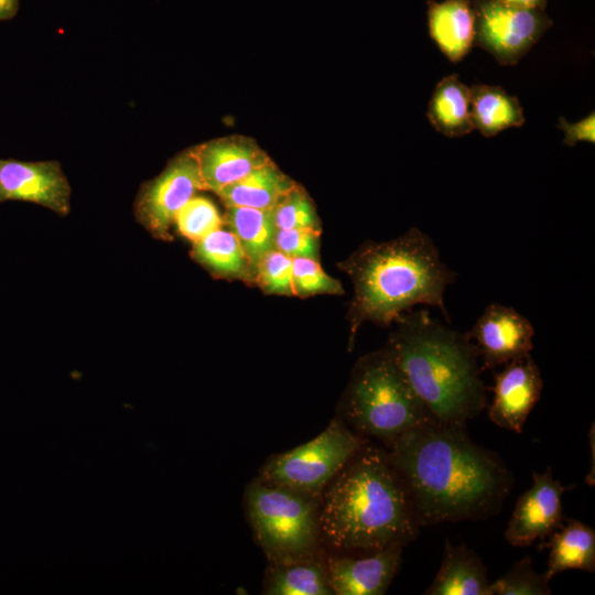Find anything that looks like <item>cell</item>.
<instances>
[{
  "instance_id": "cell-1",
  "label": "cell",
  "mask_w": 595,
  "mask_h": 595,
  "mask_svg": "<svg viewBox=\"0 0 595 595\" xmlns=\"http://www.w3.org/2000/svg\"><path fill=\"white\" fill-rule=\"evenodd\" d=\"M387 444L421 526L491 515L512 486L502 461L474 443L465 425L429 423Z\"/></svg>"
},
{
  "instance_id": "cell-2",
  "label": "cell",
  "mask_w": 595,
  "mask_h": 595,
  "mask_svg": "<svg viewBox=\"0 0 595 595\" xmlns=\"http://www.w3.org/2000/svg\"><path fill=\"white\" fill-rule=\"evenodd\" d=\"M387 451L366 442L320 496L321 537L339 551L374 553L412 540L419 527Z\"/></svg>"
},
{
  "instance_id": "cell-3",
  "label": "cell",
  "mask_w": 595,
  "mask_h": 595,
  "mask_svg": "<svg viewBox=\"0 0 595 595\" xmlns=\"http://www.w3.org/2000/svg\"><path fill=\"white\" fill-rule=\"evenodd\" d=\"M340 268L354 283L351 338L364 322L389 325L416 305L436 307L451 321L444 293L457 274L441 260L432 238L416 227L389 241L364 244Z\"/></svg>"
},
{
  "instance_id": "cell-4",
  "label": "cell",
  "mask_w": 595,
  "mask_h": 595,
  "mask_svg": "<svg viewBox=\"0 0 595 595\" xmlns=\"http://www.w3.org/2000/svg\"><path fill=\"white\" fill-rule=\"evenodd\" d=\"M385 348L439 423L465 425L486 405L482 366L466 336L428 310L402 314Z\"/></svg>"
},
{
  "instance_id": "cell-5",
  "label": "cell",
  "mask_w": 595,
  "mask_h": 595,
  "mask_svg": "<svg viewBox=\"0 0 595 595\" xmlns=\"http://www.w3.org/2000/svg\"><path fill=\"white\" fill-rule=\"evenodd\" d=\"M342 409L356 433L387 443L412 429L439 423L385 347L357 361Z\"/></svg>"
},
{
  "instance_id": "cell-6",
  "label": "cell",
  "mask_w": 595,
  "mask_h": 595,
  "mask_svg": "<svg viewBox=\"0 0 595 595\" xmlns=\"http://www.w3.org/2000/svg\"><path fill=\"white\" fill-rule=\"evenodd\" d=\"M255 539L269 563L317 555L320 497L253 479L245 493Z\"/></svg>"
},
{
  "instance_id": "cell-7",
  "label": "cell",
  "mask_w": 595,
  "mask_h": 595,
  "mask_svg": "<svg viewBox=\"0 0 595 595\" xmlns=\"http://www.w3.org/2000/svg\"><path fill=\"white\" fill-rule=\"evenodd\" d=\"M366 442L346 423L335 419L311 441L271 456L260 468L258 478L320 497Z\"/></svg>"
},
{
  "instance_id": "cell-8",
  "label": "cell",
  "mask_w": 595,
  "mask_h": 595,
  "mask_svg": "<svg viewBox=\"0 0 595 595\" xmlns=\"http://www.w3.org/2000/svg\"><path fill=\"white\" fill-rule=\"evenodd\" d=\"M472 6L474 45L505 66L517 64L553 24L544 10L518 8L500 0H472Z\"/></svg>"
},
{
  "instance_id": "cell-9",
  "label": "cell",
  "mask_w": 595,
  "mask_h": 595,
  "mask_svg": "<svg viewBox=\"0 0 595 595\" xmlns=\"http://www.w3.org/2000/svg\"><path fill=\"white\" fill-rule=\"evenodd\" d=\"M201 190L205 188L198 163L190 149L143 186L136 205L138 219L153 236L167 239L177 212Z\"/></svg>"
},
{
  "instance_id": "cell-10",
  "label": "cell",
  "mask_w": 595,
  "mask_h": 595,
  "mask_svg": "<svg viewBox=\"0 0 595 595\" xmlns=\"http://www.w3.org/2000/svg\"><path fill=\"white\" fill-rule=\"evenodd\" d=\"M476 348L482 369H494L531 353L534 327L511 306L490 303L465 333Z\"/></svg>"
},
{
  "instance_id": "cell-11",
  "label": "cell",
  "mask_w": 595,
  "mask_h": 595,
  "mask_svg": "<svg viewBox=\"0 0 595 595\" xmlns=\"http://www.w3.org/2000/svg\"><path fill=\"white\" fill-rule=\"evenodd\" d=\"M566 490L554 479L551 468L533 473V484L517 500L505 531L513 547H528L534 540L550 537L562 524V496Z\"/></svg>"
},
{
  "instance_id": "cell-12",
  "label": "cell",
  "mask_w": 595,
  "mask_h": 595,
  "mask_svg": "<svg viewBox=\"0 0 595 595\" xmlns=\"http://www.w3.org/2000/svg\"><path fill=\"white\" fill-rule=\"evenodd\" d=\"M69 197V183L57 162L0 159V202L35 203L65 215Z\"/></svg>"
},
{
  "instance_id": "cell-13",
  "label": "cell",
  "mask_w": 595,
  "mask_h": 595,
  "mask_svg": "<svg viewBox=\"0 0 595 595\" xmlns=\"http://www.w3.org/2000/svg\"><path fill=\"white\" fill-rule=\"evenodd\" d=\"M542 387L541 372L531 354L504 365L495 376L489 419L500 428L521 433Z\"/></svg>"
},
{
  "instance_id": "cell-14",
  "label": "cell",
  "mask_w": 595,
  "mask_h": 595,
  "mask_svg": "<svg viewBox=\"0 0 595 595\" xmlns=\"http://www.w3.org/2000/svg\"><path fill=\"white\" fill-rule=\"evenodd\" d=\"M205 190L218 193L271 159L250 138L232 136L193 148Z\"/></svg>"
},
{
  "instance_id": "cell-15",
  "label": "cell",
  "mask_w": 595,
  "mask_h": 595,
  "mask_svg": "<svg viewBox=\"0 0 595 595\" xmlns=\"http://www.w3.org/2000/svg\"><path fill=\"white\" fill-rule=\"evenodd\" d=\"M403 547L393 544L365 558L329 556L325 565L333 594H385L399 569Z\"/></svg>"
},
{
  "instance_id": "cell-16",
  "label": "cell",
  "mask_w": 595,
  "mask_h": 595,
  "mask_svg": "<svg viewBox=\"0 0 595 595\" xmlns=\"http://www.w3.org/2000/svg\"><path fill=\"white\" fill-rule=\"evenodd\" d=\"M426 6L431 39L448 61H462L474 45L472 0H428Z\"/></svg>"
},
{
  "instance_id": "cell-17",
  "label": "cell",
  "mask_w": 595,
  "mask_h": 595,
  "mask_svg": "<svg viewBox=\"0 0 595 595\" xmlns=\"http://www.w3.org/2000/svg\"><path fill=\"white\" fill-rule=\"evenodd\" d=\"M424 594L490 595V581L484 563L474 551L445 540L440 570Z\"/></svg>"
},
{
  "instance_id": "cell-18",
  "label": "cell",
  "mask_w": 595,
  "mask_h": 595,
  "mask_svg": "<svg viewBox=\"0 0 595 595\" xmlns=\"http://www.w3.org/2000/svg\"><path fill=\"white\" fill-rule=\"evenodd\" d=\"M295 184L270 161L224 187L217 195L227 207L272 209Z\"/></svg>"
},
{
  "instance_id": "cell-19",
  "label": "cell",
  "mask_w": 595,
  "mask_h": 595,
  "mask_svg": "<svg viewBox=\"0 0 595 595\" xmlns=\"http://www.w3.org/2000/svg\"><path fill=\"white\" fill-rule=\"evenodd\" d=\"M469 115L474 129L486 137L524 123L523 109L517 97L500 86L476 84L469 88Z\"/></svg>"
},
{
  "instance_id": "cell-20",
  "label": "cell",
  "mask_w": 595,
  "mask_h": 595,
  "mask_svg": "<svg viewBox=\"0 0 595 595\" xmlns=\"http://www.w3.org/2000/svg\"><path fill=\"white\" fill-rule=\"evenodd\" d=\"M469 102V87L453 74L436 84L426 117L437 132L448 138L463 137L474 130Z\"/></svg>"
},
{
  "instance_id": "cell-21",
  "label": "cell",
  "mask_w": 595,
  "mask_h": 595,
  "mask_svg": "<svg viewBox=\"0 0 595 595\" xmlns=\"http://www.w3.org/2000/svg\"><path fill=\"white\" fill-rule=\"evenodd\" d=\"M267 595H332L326 565L317 555L269 563L263 584Z\"/></svg>"
},
{
  "instance_id": "cell-22",
  "label": "cell",
  "mask_w": 595,
  "mask_h": 595,
  "mask_svg": "<svg viewBox=\"0 0 595 595\" xmlns=\"http://www.w3.org/2000/svg\"><path fill=\"white\" fill-rule=\"evenodd\" d=\"M550 554L544 573L550 581L554 575L578 569L593 573L595 571V531L587 524L571 519L550 537Z\"/></svg>"
},
{
  "instance_id": "cell-23",
  "label": "cell",
  "mask_w": 595,
  "mask_h": 595,
  "mask_svg": "<svg viewBox=\"0 0 595 595\" xmlns=\"http://www.w3.org/2000/svg\"><path fill=\"white\" fill-rule=\"evenodd\" d=\"M193 257L217 277L253 281L250 262L229 229L219 228L194 242Z\"/></svg>"
},
{
  "instance_id": "cell-24",
  "label": "cell",
  "mask_w": 595,
  "mask_h": 595,
  "mask_svg": "<svg viewBox=\"0 0 595 595\" xmlns=\"http://www.w3.org/2000/svg\"><path fill=\"white\" fill-rule=\"evenodd\" d=\"M224 221L239 240L253 272L261 257L274 248L277 227L271 209L227 207Z\"/></svg>"
},
{
  "instance_id": "cell-25",
  "label": "cell",
  "mask_w": 595,
  "mask_h": 595,
  "mask_svg": "<svg viewBox=\"0 0 595 595\" xmlns=\"http://www.w3.org/2000/svg\"><path fill=\"white\" fill-rule=\"evenodd\" d=\"M174 221L180 234L193 242L221 228L225 223L216 206L199 196L190 198L177 212Z\"/></svg>"
},
{
  "instance_id": "cell-26",
  "label": "cell",
  "mask_w": 595,
  "mask_h": 595,
  "mask_svg": "<svg viewBox=\"0 0 595 595\" xmlns=\"http://www.w3.org/2000/svg\"><path fill=\"white\" fill-rule=\"evenodd\" d=\"M277 229L320 228L313 202L298 183L271 209Z\"/></svg>"
},
{
  "instance_id": "cell-27",
  "label": "cell",
  "mask_w": 595,
  "mask_h": 595,
  "mask_svg": "<svg viewBox=\"0 0 595 595\" xmlns=\"http://www.w3.org/2000/svg\"><path fill=\"white\" fill-rule=\"evenodd\" d=\"M549 582L544 574L534 572L531 559L527 556L500 578L490 582V595H549Z\"/></svg>"
},
{
  "instance_id": "cell-28",
  "label": "cell",
  "mask_w": 595,
  "mask_h": 595,
  "mask_svg": "<svg viewBox=\"0 0 595 595\" xmlns=\"http://www.w3.org/2000/svg\"><path fill=\"white\" fill-rule=\"evenodd\" d=\"M253 281L267 293L294 295L292 258L271 249L256 264Z\"/></svg>"
},
{
  "instance_id": "cell-29",
  "label": "cell",
  "mask_w": 595,
  "mask_h": 595,
  "mask_svg": "<svg viewBox=\"0 0 595 595\" xmlns=\"http://www.w3.org/2000/svg\"><path fill=\"white\" fill-rule=\"evenodd\" d=\"M292 279L294 295L298 296L344 293L339 281L325 273L315 259L292 258Z\"/></svg>"
},
{
  "instance_id": "cell-30",
  "label": "cell",
  "mask_w": 595,
  "mask_h": 595,
  "mask_svg": "<svg viewBox=\"0 0 595 595\" xmlns=\"http://www.w3.org/2000/svg\"><path fill=\"white\" fill-rule=\"evenodd\" d=\"M320 228L277 229L274 248L290 258L317 259Z\"/></svg>"
},
{
  "instance_id": "cell-31",
  "label": "cell",
  "mask_w": 595,
  "mask_h": 595,
  "mask_svg": "<svg viewBox=\"0 0 595 595\" xmlns=\"http://www.w3.org/2000/svg\"><path fill=\"white\" fill-rule=\"evenodd\" d=\"M559 129L564 131L563 143L569 147H574L578 141L595 142V113L594 111L586 118L571 123L565 118H559Z\"/></svg>"
},
{
  "instance_id": "cell-32",
  "label": "cell",
  "mask_w": 595,
  "mask_h": 595,
  "mask_svg": "<svg viewBox=\"0 0 595 595\" xmlns=\"http://www.w3.org/2000/svg\"><path fill=\"white\" fill-rule=\"evenodd\" d=\"M507 4L524 8V9H539L544 10L548 0H500Z\"/></svg>"
},
{
  "instance_id": "cell-33",
  "label": "cell",
  "mask_w": 595,
  "mask_h": 595,
  "mask_svg": "<svg viewBox=\"0 0 595 595\" xmlns=\"http://www.w3.org/2000/svg\"><path fill=\"white\" fill-rule=\"evenodd\" d=\"M19 9V0H0V20L13 18Z\"/></svg>"
}]
</instances>
